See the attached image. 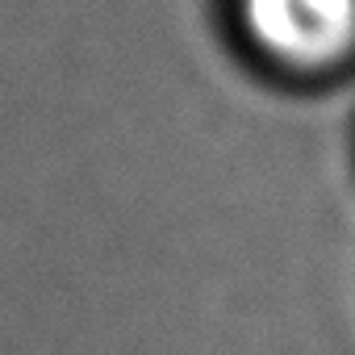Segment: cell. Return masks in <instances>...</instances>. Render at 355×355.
Here are the masks:
<instances>
[{"label": "cell", "mask_w": 355, "mask_h": 355, "mask_svg": "<svg viewBox=\"0 0 355 355\" xmlns=\"http://www.w3.org/2000/svg\"><path fill=\"white\" fill-rule=\"evenodd\" d=\"M263 51L293 67H322L355 42V0H243Z\"/></svg>", "instance_id": "6da1fadb"}]
</instances>
